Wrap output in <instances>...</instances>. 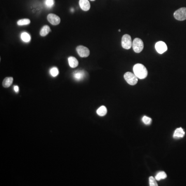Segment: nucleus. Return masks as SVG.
<instances>
[{"mask_svg": "<svg viewBox=\"0 0 186 186\" xmlns=\"http://www.w3.org/2000/svg\"><path fill=\"white\" fill-rule=\"evenodd\" d=\"M51 31L50 28L48 25H44L40 31V35L42 36H46Z\"/></svg>", "mask_w": 186, "mask_h": 186, "instance_id": "obj_14", "label": "nucleus"}, {"mask_svg": "<svg viewBox=\"0 0 186 186\" xmlns=\"http://www.w3.org/2000/svg\"><path fill=\"white\" fill-rule=\"evenodd\" d=\"M79 5L81 9L84 11H88L91 8V5L89 0H80Z\"/></svg>", "mask_w": 186, "mask_h": 186, "instance_id": "obj_9", "label": "nucleus"}, {"mask_svg": "<svg viewBox=\"0 0 186 186\" xmlns=\"http://www.w3.org/2000/svg\"><path fill=\"white\" fill-rule=\"evenodd\" d=\"M155 178L153 176H150L149 178V182H150V186H158V184L156 181Z\"/></svg>", "mask_w": 186, "mask_h": 186, "instance_id": "obj_20", "label": "nucleus"}, {"mask_svg": "<svg viewBox=\"0 0 186 186\" xmlns=\"http://www.w3.org/2000/svg\"><path fill=\"white\" fill-rule=\"evenodd\" d=\"M21 38L22 41H23L25 42H30L31 39V36L26 32L22 33L21 35Z\"/></svg>", "mask_w": 186, "mask_h": 186, "instance_id": "obj_16", "label": "nucleus"}, {"mask_svg": "<svg viewBox=\"0 0 186 186\" xmlns=\"http://www.w3.org/2000/svg\"><path fill=\"white\" fill-rule=\"evenodd\" d=\"M107 113V109L105 106H101L97 110V113L100 116H103L106 115Z\"/></svg>", "mask_w": 186, "mask_h": 186, "instance_id": "obj_15", "label": "nucleus"}, {"mask_svg": "<svg viewBox=\"0 0 186 186\" xmlns=\"http://www.w3.org/2000/svg\"><path fill=\"white\" fill-rule=\"evenodd\" d=\"M156 50L159 54H162L167 50V44L163 42L160 41L157 42L155 44Z\"/></svg>", "mask_w": 186, "mask_h": 186, "instance_id": "obj_7", "label": "nucleus"}, {"mask_svg": "<svg viewBox=\"0 0 186 186\" xmlns=\"http://www.w3.org/2000/svg\"><path fill=\"white\" fill-rule=\"evenodd\" d=\"M132 48L133 50L136 53H140L144 48V44L142 39L136 38L132 42Z\"/></svg>", "mask_w": 186, "mask_h": 186, "instance_id": "obj_3", "label": "nucleus"}, {"mask_svg": "<svg viewBox=\"0 0 186 186\" xmlns=\"http://www.w3.org/2000/svg\"><path fill=\"white\" fill-rule=\"evenodd\" d=\"M68 63H69L70 67L71 68H75L78 66L79 62H78V60L75 57L70 56L68 58Z\"/></svg>", "mask_w": 186, "mask_h": 186, "instance_id": "obj_12", "label": "nucleus"}, {"mask_svg": "<svg viewBox=\"0 0 186 186\" xmlns=\"http://www.w3.org/2000/svg\"><path fill=\"white\" fill-rule=\"evenodd\" d=\"M133 70L135 75L140 79H144L148 75L147 69L143 64H136L133 66Z\"/></svg>", "mask_w": 186, "mask_h": 186, "instance_id": "obj_1", "label": "nucleus"}, {"mask_svg": "<svg viewBox=\"0 0 186 186\" xmlns=\"http://www.w3.org/2000/svg\"><path fill=\"white\" fill-rule=\"evenodd\" d=\"M91 1H94L95 0H91Z\"/></svg>", "mask_w": 186, "mask_h": 186, "instance_id": "obj_24", "label": "nucleus"}, {"mask_svg": "<svg viewBox=\"0 0 186 186\" xmlns=\"http://www.w3.org/2000/svg\"><path fill=\"white\" fill-rule=\"evenodd\" d=\"M50 74L53 77H56L57 75H58V73H59L58 69L56 67L52 68L50 70Z\"/></svg>", "mask_w": 186, "mask_h": 186, "instance_id": "obj_21", "label": "nucleus"}, {"mask_svg": "<svg viewBox=\"0 0 186 186\" xmlns=\"http://www.w3.org/2000/svg\"><path fill=\"white\" fill-rule=\"evenodd\" d=\"M124 77L126 81L131 85H134L138 83V78L135 75L134 73L132 72H126Z\"/></svg>", "mask_w": 186, "mask_h": 186, "instance_id": "obj_2", "label": "nucleus"}, {"mask_svg": "<svg viewBox=\"0 0 186 186\" xmlns=\"http://www.w3.org/2000/svg\"><path fill=\"white\" fill-rule=\"evenodd\" d=\"M47 20L51 24L57 25L61 22V19L58 16L54 14H49L47 16Z\"/></svg>", "mask_w": 186, "mask_h": 186, "instance_id": "obj_8", "label": "nucleus"}, {"mask_svg": "<svg viewBox=\"0 0 186 186\" xmlns=\"http://www.w3.org/2000/svg\"><path fill=\"white\" fill-rule=\"evenodd\" d=\"M174 17L179 21H183L186 19V8L182 7L178 9L174 13Z\"/></svg>", "mask_w": 186, "mask_h": 186, "instance_id": "obj_5", "label": "nucleus"}, {"mask_svg": "<svg viewBox=\"0 0 186 186\" xmlns=\"http://www.w3.org/2000/svg\"><path fill=\"white\" fill-rule=\"evenodd\" d=\"M31 23L30 20L28 19H22L18 21L17 24L19 26L22 25H28Z\"/></svg>", "mask_w": 186, "mask_h": 186, "instance_id": "obj_18", "label": "nucleus"}, {"mask_svg": "<svg viewBox=\"0 0 186 186\" xmlns=\"http://www.w3.org/2000/svg\"><path fill=\"white\" fill-rule=\"evenodd\" d=\"M185 132L183 131V129L182 128H177L175 130L174 135H173V138L175 139H178V138H183L185 136Z\"/></svg>", "mask_w": 186, "mask_h": 186, "instance_id": "obj_10", "label": "nucleus"}, {"mask_svg": "<svg viewBox=\"0 0 186 186\" xmlns=\"http://www.w3.org/2000/svg\"><path fill=\"white\" fill-rule=\"evenodd\" d=\"M167 175L164 172H159L155 176L156 179L157 181H160L161 179H164L167 178Z\"/></svg>", "mask_w": 186, "mask_h": 186, "instance_id": "obj_17", "label": "nucleus"}, {"mask_svg": "<svg viewBox=\"0 0 186 186\" xmlns=\"http://www.w3.org/2000/svg\"><path fill=\"white\" fill-rule=\"evenodd\" d=\"M76 50L78 54L82 58H86L89 56V50L87 48L83 46H79L76 48Z\"/></svg>", "mask_w": 186, "mask_h": 186, "instance_id": "obj_6", "label": "nucleus"}, {"mask_svg": "<svg viewBox=\"0 0 186 186\" xmlns=\"http://www.w3.org/2000/svg\"><path fill=\"white\" fill-rule=\"evenodd\" d=\"M142 121L145 125H150V124L152 123V120L150 118V117L144 116L143 117V118H142Z\"/></svg>", "mask_w": 186, "mask_h": 186, "instance_id": "obj_19", "label": "nucleus"}, {"mask_svg": "<svg viewBox=\"0 0 186 186\" xmlns=\"http://www.w3.org/2000/svg\"><path fill=\"white\" fill-rule=\"evenodd\" d=\"M14 91L16 92V93H18V92L19 91V87L17 86V85H16V86H14Z\"/></svg>", "mask_w": 186, "mask_h": 186, "instance_id": "obj_23", "label": "nucleus"}, {"mask_svg": "<svg viewBox=\"0 0 186 186\" xmlns=\"http://www.w3.org/2000/svg\"><path fill=\"white\" fill-rule=\"evenodd\" d=\"M45 4H46V5L48 7L51 8L54 5V0H46Z\"/></svg>", "mask_w": 186, "mask_h": 186, "instance_id": "obj_22", "label": "nucleus"}, {"mask_svg": "<svg viewBox=\"0 0 186 186\" xmlns=\"http://www.w3.org/2000/svg\"><path fill=\"white\" fill-rule=\"evenodd\" d=\"M85 75V72L81 70H78L75 71V72L73 73V77L76 80H81L84 77Z\"/></svg>", "mask_w": 186, "mask_h": 186, "instance_id": "obj_11", "label": "nucleus"}, {"mask_svg": "<svg viewBox=\"0 0 186 186\" xmlns=\"http://www.w3.org/2000/svg\"><path fill=\"white\" fill-rule=\"evenodd\" d=\"M13 82V77H7L5 78L4 80L3 81V86L7 88L11 85Z\"/></svg>", "mask_w": 186, "mask_h": 186, "instance_id": "obj_13", "label": "nucleus"}, {"mask_svg": "<svg viewBox=\"0 0 186 186\" xmlns=\"http://www.w3.org/2000/svg\"><path fill=\"white\" fill-rule=\"evenodd\" d=\"M118 31H119V32H120V30H118Z\"/></svg>", "mask_w": 186, "mask_h": 186, "instance_id": "obj_25", "label": "nucleus"}, {"mask_svg": "<svg viewBox=\"0 0 186 186\" xmlns=\"http://www.w3.org/2000/svg\"><path fill=\"white\" fill-rule=\"evenodd\" d=\"M122 46L125 49H130L132 47V42L131 36L128 34H125L122 38Z\"/></svg>", "mask_w": 186, "mask_h": 186, "instance_id": "obj_4", "label": "nucleus"}]
</instances>
